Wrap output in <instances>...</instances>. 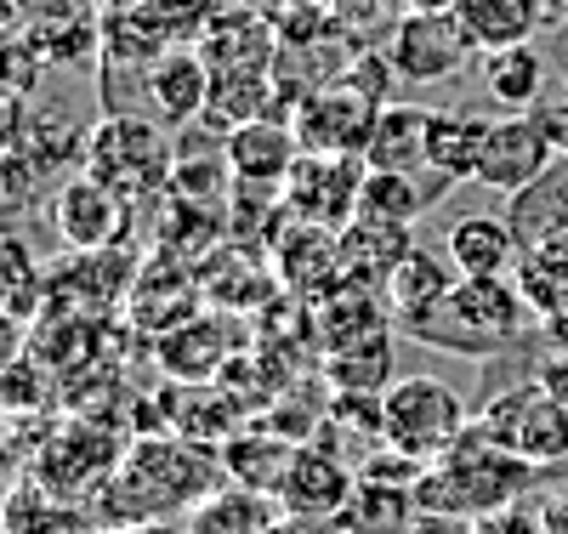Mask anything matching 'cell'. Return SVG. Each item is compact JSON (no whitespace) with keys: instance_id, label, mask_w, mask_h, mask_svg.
<instances>
[{"instance_id":"6da1fadb","label":"cell","mask_w":568,"mask_h":534,"mask_svg":"<svg viewBox=\"0 0 568 534\" xmlns=\"http://www.w3.org/2000/svg\"><path fill=\"white\" fill-rule=\"evenodd\" d=\"M216 477L222 472V455H211L205 444H187V439H136L120 466L98 483V501L109 506L103 523L109 528H149V523H165V517H182L194 512L211 490H222Z\"/></svg>"},{"instance_id":"7a4b0ae2","label":"cell","mask_w":568,"mask_h":534,"mask_svg":"<svg viewBox=\"0 0 568 534\" xmlns=\"http://www.w3.org/2000/svg\"><path fill=\"white\" fill-rule=\"evenodd\" d=\"M540 477H546L540 466L517 461L511 450H500L489 432L471 421L460 432V444L444 450L420 472L415 501H420V512H438V517H489V512H506L517 501H529V490Z\"/></svg>"},{"instance_id":"3957f363","label":"cell","mask_w":568,"mask_h":534,"mask_svg":"<svg viewBox=\"0 0 568 534\" xmlns=\"http://www.w3.org/2000/svg\"><path fill=\"white\" fill-rule=\"evenodd\" d=\"M529 319L535 313L517 296L511 279H460L438 308L398 319V330L409 342L444 347V353H460V359H495V353L524 342Z\"/></svg>"},{"instance_id":"277c9868","label":"cell","mask_w":568,"mask_h":534,"mask_svg":"<svg viewBox=\"0 0 568 534\" xmlns=\"http://www.w3.org/2000/svg\"><path fill=\"white\" fill-rule=\"evenodd\" d=\"M80 171L103 177L109 188L125 193V200L165 193L171 171H176L171 125H160L154 114H103L80 142Z\"/></svg>"},{"instance_id":"5b68a950","label":"cell","mask_w":568,"mask_h":534,"mask_svg":"<svg viewBox=\"0 0 568 534\" xmlns=\"http://www.w3.org/2000/svg\"><path fill=\"white\" fill-rule=\"evenodd\" d=\"M466 426H471V415H466L460 393L444 386L438 375H404L382 393V439L426 466L444 450H455Z\"/></svg>"},{"instance_id":"8992f818","label":"cell","mask_w":568,"mask_h":534,"mask_svg":"<svg viewBox=\"0 0 568 534\" xmlns=\"http://www.w3.org/2000/svg\"><path fill=\"white\" fill-rule=\"evenodd\" d=\"M500 450H511L517 461H529L540 472H557L568 461V404L551 399L540 381H517L471 415Z\"/></svg>"},{"instance_id":"52a82bcc","label":"cell","mask_w":568,"mask_h":534,"mask_svg":"<svg viewBox=\"0 0 568 534\" xmlns=\"http://www.w3.org/2000/svg\"><path fill=\"white\" fill-rule=\"evenodd\" d=\"M131 222L136 200H125L120 188H109L91 171H74L52 188V228L63 251H114L131 239Z\"/></svg>"},{"instance_id":"ba28073f","label":"cell","mask_w":568,"mask_h":534,"mask_svg":"<svg viewBox=\"0 0 568 534\" xmlns=\"http://www.w3.org/2000/svg\"><path fill=\"white\" fill-rule=\"evenodd\" d=\"M478 52L460 23V12H404L387 34V58L404 85H438L460 74V63Z\"/></svg>"},{"instance_id":"9c48e42d","label":"cell","mask_w":568,"mask_h":534,"mask_svg":"<svg viewBox=\"0 0 568 534\" xmlns=\"http://www.w3.org/2000/svg\"><path fill=\"white\" fill-rule=\"evenodd\" d=\"M551 160H557V137L546 131V120L535 109L500 114L484 131V149H478V171H471V182L495 188V193H517V188H529Z\"/></svg>"},{"instance_id":"30bf717a","label":"cell","mask_w":568,"mask_h":534,"mask_svg":"<svg viewBox=\"0 0 568 534\" xmlns=\"http://www.w3.org/2000/svg\"><path fill=\"white\" fill-rule=\"evenodd\" d=\"M364 154H302L284 177V205L302 222L318 228H347L358 211V188H364Z\"/></svg>"},{"instance_id":"8fae6325","label":"cell","mask_w":568,"mask_h":534,"mask_svg":"<svg viewBox=\"0 0 568 534\" xmlns=\"http://www.w3.org/2000/svg\"><path fill=\"white\" fill-rule=\"evenodd\" d=\"M382 114V103H369L364 91H353L347 80L313 91L307 103H296V142L302 154H364L369 125Z\"/></svg>"},{"instance_id":"7c38bea8","label":"cell","mask_w":568,"mask_h":534,"mask_svg":"<svg viewBox=\"0 0 568 534\" xmlns=\"http://www.w3.org/2000/svg\"><path fill=\"white\" fill-rule=\"evenodd\" d=\"M353 490H358V472L329 450L324 432H318L313 444H296L291 472H284V483H278V506L296 512V517H342Z\"/></svg>"},{"instance_id":"4fadbf2b","label":"cell","mask_w":568,"mask_h":534,"mask_svg":"<svg viewBox=\"0 0 568 534\" xmlns=\"http://www.w3.org/2000/svg\"><path fill=\"white\" fill-rule=\"evenodd\" d=\"M142 91H149V114L171 131L194 125L205 109H211V63L205 52L194 46V52H160L149 69H142Z\"/></svg>"},{"instance_id":"5bb4252c","label":"cell","mask_w":568,"mask_h":534,"mask_svg":"<svg viewBox=\"0 0 568 534\" xmlns=\"http://www.w3.org/2000/svg\"><path fill=\"white\" fill-rule=\"evenodd\" d=\"M484 131H489V120L466 114V109H433V125H426V165H420V188L433 193V205L455 182H471Z\"/></svg>"},{"instance_id":"9a60e30c","label":"cell","mask_w":568,"mask_h":534,"mask_svg":"<svg viewBox=\"0 0 568 534\" xmlns=\"http://www.w3.org/2000/svg\"><path fill=\"white\" fill-rule=\"evenodd\" d=\"M23 40L40 52V63H91L103 46V23L85 0H40L23 12Z\"/></svg>"},{"instance_id":"2e32d148","label":"cell","mask_w":568,"mask_h":534,"mask_svg":"<svg viewBox=\"0 0 568 534\" xmlns=\"http://www.w3.org/2000/svg\"><path fill=\"white\" fill-rule=\"evenodd\" d=\"M227 171L233 182H256V188H284L291 165L302 160V142H296V125H284L273 114L262 120H245L227 131Z\"/></svg>"},{"instance_id":"e0dca14e","label":"cell","mask_w":568,"mask_h":534,"mask_svg":"<svg viewBox=\"0 0 568 534\" xmlns=\"http://www.w3.org/2000/svg\"><path fill=\"white\" fill-rule=\"evenodd\" d=\"M444 251L449 262L460 268V279H511L517 256H524V245H517V233L506 216H460L449 233H444Z\"/></svg>"},{"instance_id":"ac0fdd59","label":"cell","mask_w":568,"mask_h":534,"mask_svg":"<svg viewBox=\"0 0 568 534\" xmlns=\"http://www.w3.org/2000/svg\"><path fill=\"white\" fill-rule=\"evenodd\" d=\"M460 23L471 34L478 52H500V46H524L540 29H557V7L551 0H460Z\"/></svg>"},{"instance_id":"d6986e66","label":"cell","mask_w":568,"mask_h":534,"mask_svg":"<svg viewBox=\"0 0 568 534\" xmlns=\"http://www.w3.org/2000/svg\"><path fill=\"white\" fill-rule=\"evenodd\" d=\"M517 233V245H540V239L568 233V154H557L529 188L506 193V211H500Z\"/></svg>"},{"instance_id":"ffe728a7","label":"cell","mask_w":568,"mask_h":534,"mask_svg":"<svg viewBox=\"0 0 568 534\" xmlns=\"http://www.w3.org/2000/svg\"><path fill=\"white\" fill-rule=\"evenodd\" d=\"M415 233L398 228V222H369V216H353L342 233H336V256H342V279H358V284H375L382 290L387 273L409 256Z\"/></svg>"},{"instance_id":"44dd1931","label":"cell","mask_w":568,"mask_h":534,"mask_svg":"<svg viewBox=\"0 0 568 534\" xmlns=\"http://www.w3.org/2000/svg\"><path fill=\"white\" fill-rule=\"evenodd\" d=\"M460 284V268L449 262V251H433V245H409V256L387 273L382 284V296H387V313L393 324L409 319V313H426V308H438L449 290Z\"/></svg>"},{"instance_id":"7402d4cb","label":"cell","mask_w":568,"mask_h":534,"mask_svg":"<svg viewBox=\"0 0 568 534\" xmlns=\"http://www.w3.org/2000/svg\"><path fill=\"white\" fill-rule=\"evenodd\" d=\"M278 523H284L278 495L245 490V483H222V490H211L187 512V528L194 534H278Z\"/></svg>"},{"instance_id":"603a6c76","label":"cell","mask_w":568,"mask_h":534,"mask_svg":"<svg viewBox=\"0 0 568 534\" xmlns=\"http://www.w3.org/2000/svg\"><path fill=\"white\" fill-rule=\"evenodd\" d=\"M426 125H433V109L415 103H382L364 142V165L369 171H415L426 165Z\"/></svg>"},{"instance_id":"cb8c5ba5","label":"cell","mask_w":568,"mask_h":534,"mask_svg":"<svg viewBox=\"0 0 568 534\" xmlns=\"http://www.w3.org/2000/svg\"><path fill=\"white\" fill-rule=\"evenodd\" d=\"M546 74H551V63H546V52H540L535 40H524V46H500V52H484V63H478L484 91L495 97L506 114L535 109L540 97H546Z\"/></svg>"},{"instance_id":"d4e9b609","label":"cell","mask_w":568,"mask_h":534,"mask_svg":"<svg viewBox=\"0 0 568 534\" xmlns=\"http://www.w3.org/2000/svg\"><path fill=\"white\" fill-rule=\"evenodd\" d=\"M216 455H222L227 483H245V490L278 495V483H284V472H291L296 444H291V439H278V432H267V426H245L240 439H227Z\"/></svg>"},{"instance_id":"484cf974","label":"cell","mask_w":568,"mask_h":534,"mask_svg":"<svg viewBox=\"0 0 568 534\" xmlns=\"http://www.w3.org/2000/svg\"><path fill=\"white\" fill-rule=\"evenodd\" d=\"M511 284H517V296L529 302L535 319L568 313V233L529 245L524 256H517V268H511Z\"/></svg>"},{"instance_id":"4316f807","label":"cell","mask_w":568,"mask_h":534,"mask_svg":"<svg viewBox=\"0 0 568 534\" xmlns=\"http://www.w3.org/2000/svg\"><path fill=\"white\" fill-rule=\"evenodd\" d=\"M420 523V501L415 490H398V483H369L358 477V490L342 512V528L347 534H415Z\"/></svg>"},{"instance_id":"83f0119b","label":"cell","mask_w":568,"mask_h":534,"mask_svg":"<svg viewBox=\"0 0 568 534\" xmlns=\"http://www.w3.org/2000/svg\"><path fill=\"white\" fill-rule=\"evenodd\" d=\"M45 313V273L18 233L0 228V319L34 324Z\"/></svg>"},{"instance_id":"f1b7e54d","label":"cell","mask_w":568,"mask_h":534,"mask_svg":"<svg viewBox=\"0 0 568 534\" xmlns=\"http://www.w3.org/2000/svg\"><path fill=\"white\" fill-rule=\"evenodd\" d=\"M211 319H187V324H176V330H165L160 335V364L176 375V381H216V370L227 364V353H233V335H222V342H211Z\"/></svg>"},{"instance_id":"f546056e","label":"cell","mask_w":568,"mask_h":534,"mask_svg":"<svg viewBox=\"0 0 568 534\" xmlns=\"http://www.w3.org/2000/svg\"><path fill=\"white\" fill-rule=\"evenodd\" d=\"M426 205H433V193L420 188V177H415V171H364V188H358V211H353V216L415 228Z\"/></svg>"},{"instance_id":"4dcf8cb0","label":"cell","mask_w":568,"mask_h":534,"mask_svg":"<svg viewBox=\"0 0 568 534\" xmlns=\"http://www.w3.org/2000/svg\"><path fill=\"white\" fill-rule=\"evenodd\" d=\"M329 370V386L336 393H387V375H393V342H387V330L382 335H364V342L353 347H336L324 359Z\"/></svg>"},{"instance_id":"1f68e13d","label":"cell","mask_w":568,"mask_h":534,"mask_svg":"<svg viewBox=\"0 0 568 534\" xmlns=\"http://www.w3.org/2000/svg\"><path fill=\"white\" fill-rule=\"evenodd\" d=\"M45 404V375H40V359H18L0 370V415H12V410H40Z\"/></svg>"},{"instance_id":"d6a6232c","label":"cell","mask_w":568,"mask_h":534,"mask_svg":"<svg viewBox=\"0 0 568 534\" xmlns=\"http://www.w3.org/2000/svg\"><path fill=\"white\" fill-rule=\"evenodd\" d=\"M40 52L23 40V34H0V91H12V97H29L40 85Z\"/></svg>"},{"instance_id":"836d02e7","label":"cell","mask_w":568,"mask_h":534,"mask_svg":"<svg viewBox=\"0 0 568 534\" xmlns=\"http://www.w3.org/2000/svg\"><path fill=\"white\" fill-rule=\"evenodd\" d=\"M471 534H546V528H540V517H535L529 501H517V506H506V512L471 517Z\"/></svg>"},{"instance_id":"e575fe53","label":"cell","mask_w":568,"mask_h":534,"mask_svg":"<svg viewBox=\"0 0 568 534\" xmlns=\"http://www.w3.org/2000/svg\"><path fill=\"white\" fill-rule=\"evenodd\" d=\"M29 97H12V91H0V154H12L18 142L29 137Z\"/></svg>"},{"instance_id":"d590c367","label":"cell","mask_w":568,"mask_h":534,"mask_svg":"<svg viewBox=\"0 0 568 534\" xmlns=\"http://www.w3.org/2000/svg\"><path fill=\"white\" fill-rule=\"evenodd\" d=\"M535 381L546 386L551 399H562V404H568V347H551V353L535 364Z\"/></svg>"},{"instance_id":"8d00e7d4","label":"cell","mask_w":568,"mask_h":534,"mask_svg":"<svg viewBox=\"0 0 568 534\" xmlns=\"http://www.w3.org/2000/svg\"><path fill=\"white\" fill-rule=\"evenodd\" d=\"M535 114L546 120V131L557 137V154H568V97H540Z\"/></svg>"},{"instance_id":"74e56055","label":"cell","mask_w":568,"mask_h":534,"mask_svg":"<svg viewBox=\"0 0 568 534\" xmlns=\"http://www.w3.org/2000/svg\"><path fill=\"white\" fill-rule=\"evenodd\" d=\"M551 34H557V40H551V58H557V69H562V80H568V18H562V23H557Z\"/></svg>"},{"instance_id":"f35d334b","label":"cell","mask_w":568,"mask_h":534,"mask_svg":"<svg viewBox=\"0 0 568 534\" xmlns=\"http://www.w3.org/2000/svg\"><path fill=\"white\" fill-rule=\"evenodd\" d=\"M18 12H23V0H0V29H12Z\"/></svg>"},{"instance_id":"ab89813d","label":"cell","mask_w":568,"mask_h":534,"mask_svg":"<svg viewBox=\"0 0 568 534\" xmlns=\"http://www.w3.org/2000/svg\"><path fill=\"white\" fill-rule=\"evenodd\" d=\"M136 534H194V528H165V523H149V528H136Z\"/></svg>"},{"instance_id":"60d3db41","label":"cell","mask_w":568,"mask_h":534,"mask_svg":"<svg viewBox=\"0 0 568 534\" xmlns=\"http://www.w3.org/2000/svg\"><path fill=\"white\" fill-rule=\"evenodd\" d=\"M551 7H557V18H568V0H551Z\"/></svg>"},{"instance_id":"b9f144b4","label":"cell","mask_w":568,"mask_h":534,"mask_svg":"<svg viewBox=\"0 0 568 534\" xmlns=\"http://www.w3.org/2000/svg\"><path fill=\"white\" fill-rule=\"evenodd\" d=\"M0 517H7V501H0Z\"/></svg>"},{"instance_id":"7bdbcfd3","label":"cell","mask_w":568,"mask_h":534,"mask_svg":"<svg viewBox=\"0 0 568 534\" xmlns=\"http://www.w3.org/2000/svg\"><path fill=\"white\" fill-rule=\"evenodd\" d=\"M0 455H7V439H0Z\"/></svg>"},{"instance_id":"ee69618b","label":"cell","mask_w":568,"mask_h":534,"mask_svg":"<svg viewBox=\"0 0 568 534\" xmlns=\"http://www.w3.org/2000/svg\"><path fill=\"white\" fill-rule=\"evenodd\" d=\"M23 7H40V0H23Z\"/></svg>"}]
</instances>
